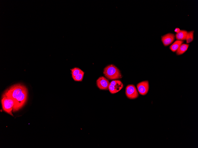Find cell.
I'll list each match as a JSON object with an SVG mask.
<instances>
[{"mask_svg": "<svg viewBox=\"0 0 198 148\" xmlns=\"http://www.w3.org/2000/svg\"><path fill=\"white\" fill-rule=\"evenodd\" d=\"M71 70L72 78L83 71L81 69L77 67H74L72 68L71 69Z\"/></svg>", "mask_w": 198, "mask_h": 148, "instance_id": "13", "label": "cell"}, {"mask_svg": "<svg viewBox=\"0 0 198 148\" xmlns=\"http://www.w3.org/2000/svg\"><path fill=\"white\" fill-rule=\"evenodd\" d=\"M103 74L107 78L110 80L118 79L122 77L119 69L113 64H110L105 67L104 69Z\"/></svg>", "mask_w": 198, "mask_h": 148, "instance_id": "2", "label": "cell"}, {"mask_svg": "<svg viewBox=\"0 0 198 148\" xmlns=\"http://www.w3.org/2000/svg\"><path fill=\"white\" fill-rule=\"evenodd\" d=\"M1 103L3 110L6 112L13 116L12 111L15 105L13 100L4 93L3 95Z\"/></svg>", "mask_w": 198, "mask_h": 148, "instance_id": "3", "label": "cell"}, {"mask_svg": "<svg viewBox=\"0 0 198 148\" xmlns=\"http://www.w3.org/2000/svg\"><path fill=\"white\" fill-rule=\"evenodd\" d=\"M194 32V30L188 32V33L186 39V43L187 44L191 43L193 40Z\"/></svg>", "mask_w": 198, "mask_h": 148, "instance_id": "12", "label": "cell"}, {"mask_svg": "<svg viewBox=\"0 0 198 148\" xmlns=\"http://www.w3.org/2000/svg\"><path fill=\"white\" fill-rule=\"evenodd\" d=\"M4 93L11 98L15 102L13 112L21 108L27 100L28 90L26 87L22 84L14 85L7 90Z\"/></svg>", "mask_w": 198, "mask_h": 148, "instance_id": "1", "label": "cell"}, {"mask_svg": "<svg viewBox=\"0 0 198 148\" xmlns=\"http://www.w3.org/2000/svg\"><path fill=\"white\" fill-rule=\"evenodd\" d=\"M189 46V45L187 44H181L176 51V55H180L184 53L187 50Z\"/></svg>", "mask_w": 198, "mask_h": 148, "instance_id": "10", "label": "cell"}, {"mask_svg": "<svg viewBox=\"0 0 198 148\" xmlns=\"http://www.w3.org/2000/svg\"><path fill=\"white\" fill-rule=\"evenodd\" d=\"M175 35L174 34L169 33L161 37V41L165 46H167L171 44L174 41Z\"/></svg>", "mask_w": 198, "mask_h": 148, "instance_id": "7", "label": "cell"}, {"mask_svg": "<svg viewBox=\"0 0 198 148\" xmlns=\"http://www.w3.org/2000/svg\"><path fill=\"white\" fill-rule=\"evenodd\" d=\"M188 31L185 30H180V31L176 33L175 37L177 40L183 41L186 40Z\"/></svg>", "mask_w": 198, "mask_h": 148, "instance_id": "9", "label": "cell"}, {"mask_svg": "<svg viewBox=\"0 0 198 148\" xmlns=\"http://www.w3.org/2000/svg\"><path fill=\"white\" fill-rule=\"evenodd\" d=\"M84 74V72H83V71H82L81 73L79 74L72 78L75 81H82L83 80Z\"/></svg>", "mask_w": 198, "mask_h": 148, "instance_id": "14", "label": "cell"}, {"mask_svg": "<svg viewBox=\"0 0 198 148\" xmlns=\"http://www.w3.org/2000/svg\"><path fill=\"white\" fill-rule=\"evenodd\" d=\"M180 30L179 28H176L174 30V31L176 32V33H178Z\"/></svg>", "mask_w": 198, "mask_h": 148, "instance_id": "15", "label": "cell"}, {"mask_svg": "<svg viewBox=\"0 0 198 148\" xmlns=\"http://www.w3.org/2000/svg\"><path fill=\"white\" fill-rule=\"evenodd\" d=\"M125 94L130 99H135L138 96V93L135 86L133 84L128 85L126 88Z\"/></svg>", "mask_w": 198, "mask_h": 148, "instance_id": "5", "label": "cell"}, {"mask_svg": "<svg viewBox=\"0 0 198 148\" xmlns=\"http://www.w3.org/2000/svg\"><path fill=\"white\" fill-rule=\"evenodd\" d=\"M137 87L138 91L140 94L145 95L148 93L149 85L148 81H145L138 83L137 85Z\"/></svg>", "mask_w": 198, "mask_h": 148, "instance_id": "6", "label": "cell"}, {"mask_svg": "<svg viewBox=\"0 0 198 148\" xmlns=\"http://www.w3.org/2000/svg\"><path fill=\"white\" fill-rule=\"evenodd\" d=\"M109 84L108 80L103 76L99 77L96 81L97 87L101 90H107L108 89Z\"/></svg>", "mask_w": 198, "mask_h": 148, "instance_id": "8", "label": "cell"}, {"mask_svg": "<svg viewBox=\"0 0 198 148\" xmlns=\"http://www.w3.org/2000/svg\"><path fill=\"white\" fill-rule=\"evenodd\" d=\"M123 87L122 82L118 80L111 81L109 84L108 89L111 94H114L120 91Z\"/></svg>", "mask_w": 198, "mask_h": 148, "instance_id": "4", "label": "cell"}, {"mask_svg": "<svg viewBox=\"0 0 198 148\" xmlns=\"http://www.w3.org/2000/svg\"><path fill=\"white\" fill-rule=\"evenodd\" d=\"M183 41L176 40L169 47L170 49L173 52H175L178 49L181 44L183 43Z\"/></svg>", "mask_w": 198, "mask_h": 148, "instance_id": "11", "label": "cell"}]
</instances>
